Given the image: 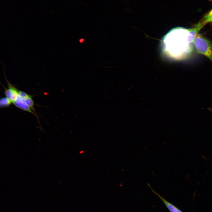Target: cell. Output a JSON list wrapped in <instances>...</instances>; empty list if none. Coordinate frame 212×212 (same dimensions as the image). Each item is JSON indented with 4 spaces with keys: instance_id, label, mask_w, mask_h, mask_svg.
Segmentation results:
<instances>
[{
    "instance_id": "ba28073f",
    "label": "cell",
    "mask_w": 212,
    "mask_h": 212,
    "mask_svg": "<svg viewBox=\"0 0 212 212\" xmlns=\"http://www.w3.org/2000/svg\"><path fill=\"white\" fill-rule=\"evenodd\" d=\"M201 21L205 24L209 22H212V10L205 15Z\"/></svg>"
},
{
    "instance_id": "9c48e42d",
    "label": "cell",
    "mask_w": 212,
    "mask_h": 212,
    "mask_svg": "<svg viewBox=\"0 0 212 212\" xmlns=\"http://www.w3.org/2000/svg\"><path fill=\"white\" fill-rule=\"evenodd\" d=\"M19 95L23 98L25 99L30 96L31 95H29L25 92L19 90Z\"/></svg>"
},
{
    "instance_id": "6da1fadb",
    "label": "cell",
    "mask_w": 212,
    "mask_h": 212,
    "mask_svg": "<svg viewBox=\"0 0 212 212\" xmlns=\"http://www.w3.org/2000/svg\"><path fill=\"white\" fill-rule=\"evenodd\" d=\"M193 43L199 54L208 57L212 62V43L203 36L198 34L194 39Z\"/></svg>"
},
{
    "instance_id": "8992f818",
    "label": "cell",
    "mask_w": 212,
    "mask_h": 212,
    "mask_svg": "<svg viewBox=\"0 0 212 212\" xmlns=\"http://www.w3.org/2000/svg\"><path fill=\"white\" fill-rule=\"evenodd\" d=\"M32 96L31 95L30 96L28 97L25 99H23L24 100L26 103L28 105V106L31 108V109L34 113L36 116L37 117V116L36 115L35 111L34 108V103L32 98Z\"/></svg>"
},
{
    "instance_id": "30bf717a",
    "label": "cell",
    "mask_w": 212,
    "mask_h": 212,
    "mask_svg": "<svg viewBox=\"0 0 212 212\" xmlns=\"http://www.w3.org/2000/svg\"><path fill=\"white\" fill-rule=\"evenodd\" d=\"M84 41V39H81L80 40V42L81 43H82L83 42V41Z\"/></svg>"
},
{
    "instance_id": "7a4b0ae2",
    "label": "cell",
    "mask_w": 212,
    "mask_h": 212,
    "mask_svg": "<svg viewBox=\"0 0 212 212\" xmlns=\"http://www.w3.org/2000/svg\"><path fill=\"white\" fill-rule=\"evenodd\" d=\"M4 75L7 82V88H4L6 97L12 103L16 99L19 94V90L12 85L6 78L4 70Z\"/></svg>"
},
{
    "instance_id": "277c9868",
    "label": "cell",
    "mask_w": 212,
    "mask_h": 212,
    "mask_svg": "<svg viewBox=\"0 0 212 212\" xmlns=\"http://www.w3.org/2000/svg\"><path fill=\"white\" fill-rule=\"evenodd\" d=\"M12 104L17 107L35 115L34 112L27 105L24 100L19 94Z\"/></svg>"
},
{
    "instance_id": "5b68a950",
    "label": "cell",
    "mask_w": 212,
    "mask_h": 212,
    "mask_svg": "<svg viewBox=\"0 0 212 212\" xmlns=\"http://www.w3.org/2000/svg\"><path fill=\"white\" fill-rule=\"evenodd\" d=\"M147 184L151 189L152 191L159 198L170 212H183L175 206L168 202L158 193L152 189L149 184L147 183Z\"/></svg>"
},
{
    "instance_id": "52a82bcc",
    "label": "cell",
    "mask_w": 212,
    "mask_h": 212,
    "mask_svg": "<svg viewBox=\"0 0 212 212\" xmlns=\"http://www.w3.org/2000/svg\"><path fill=\"white\" fill-rule=\"evenodd\" d=\"M11 103L6 97L0 98V108L9 107Z\"/></svg>"
},
{
    "instance_id": "3957f363",
    "label": "cell",
    "mask_w": 212,
    "mask_h": 212,
    "mask_svg": "<svg viewBox=\"0 0 212 212\" xmlns=\"http://www.w3.org/2000/svg\"><path fill=\"white\" fill-rule=\"evenodd\" d=\"M205 25L202 21L199 22L192 28L187 29V42L188 44L193 42L194 39L198 34L200 30Z\"/></svg>"
}]
</instances>
